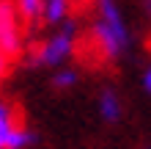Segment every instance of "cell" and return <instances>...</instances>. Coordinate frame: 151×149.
<instances>
[{"instance_id": "cell-1", "label": "cell", "mask_w": 151, "mask_h": 149, "mask_svg": "<svg viewBox=\"0 0 151 149\" xmlns=\"http://www.w3.org/2000/svg\"><path fill=\"white\" fill-rule=\"evenodd\" d=\"M19 22H17V8L11 0H0V52L6 58H14L19 52Z\"/></svg>"}, {"instance_id": "cell-2", "label": "cell", "mask_w": 151, "mask_h": 149, "mask_svg": "<svg viewBox=\"0 0 151 149\" xmlns=\"http://www.w3.org/2000/svg\"><path fill=\"white\" fill-rule=\"evenodd\" d=\"M72 33L63 31V33H58V36H52L47 44H44L39 50V64H60L69 52H72Z\"/></svg>"}, {"instance_id": "cell-3", "label": "cell", "mask_w": 151, "mask_h": 149, "mask_svg": "<svg viewBox=\"0 0 151 149\" xmlns=\"http://www.w3.org/2000/svg\"><path fill=\"white\" fill-rule=\"evenodd\" d=\"M99 108H102V116L107 119V121H115V119L121 116V102H118V97H115L113 91H104L102 94Z\"/></svg>"}, {"instance_id": "cell-4", "label": "cell", "mask_w": 151, "mask_h": 149, "mask_svg": "<svg viewBox=\"0 0 151 149\" xmlns=\"http://www.w3.org/2000/svg\"><path fill=\"white\" fill-rule=\"evenodd\" d=\"M41 8H44V20L47 22H60L66 17L69 0H47V3H41Z\"/></svg>"}, {"instance_id": "cell-5", "label": "cell", "mask_w": 151, "mask_h": 149, "mask_svg": "<svg viewBox=\"0 0 151 149\" xmlns=\"http://www.w3.org/2000/svg\"><path fill=\"white\" fill-rule=\"evenodd\" d=\"M30 141H33V135L17 121V124L11 127V133H8V138H6V149H22L25 144H30Z\"/></svg>"}, {"instance_id": "cell-6", "label": "cell", "mask_w": 151, "mask_h": 149, "mask_svg": "<svg viewBox=\"0 0 151 149\" xmlns=\"http://www.w3.org/2000/svg\"><path fill=\"white\" fill-rule=\"evenodd\" d=\"M17 124V116H14V108L6 102H0V130H8Z\"/></svg>"}, {"instance_id": "cell-7", "label": "cell", "mask_w": 151, "mask_h": 149, "mask_svg": "<svg viewBox=\"0 0 151 149\" xmlns=\"http://www.w3.org/2000/svg\"><path fill=\"white\" fill-rule=\"evenodd\" d=\"M41 3H44V0H19V8H22L25 17H30V20H33V17L41 11Z\"/></svg>"}, {"instance_id": "cell-8", "label": "cell", "mask_w": 151, "mask_h": 149, "mask_svg": "<svg viewBox=\"0 0 151 149\" xmlns=\"http://www.w3.org/2000/svg\"><path fill=\"white\" fill-rule=\"evenodd\" d=\"M74 80H77V77H74V72H58L52 83H55L58 89H69V86H74Z\"/></svg>"}, {"instance_id": "cell-9", "label": "cell", "mask_w": 151, "mask_h": 149, "mask_svg": "<svg viewBox=\"0 0 151 149\" xmlns=\"http://www.w3.org/2000/svg\"><path fill=\"white\" fill-rule=\"evenodd\" d=\"M143 86H146V91L151 94V66H148V72H146V77H143Z\"/></svg>"}, {"instance_id": "cell-10", "label": "cell", "mask_w": 151, "mask_h": 149, "mask_svg": "<svg viewBox=\"0 0 151 149\" xmlns=\"http://www.w3.org/2000/svg\"><path fill=\"white\" fill-rule=\"evenodd\" d=\"M146 8H148V14H151V0H146Z\"/></svg>"}]
</instances>
